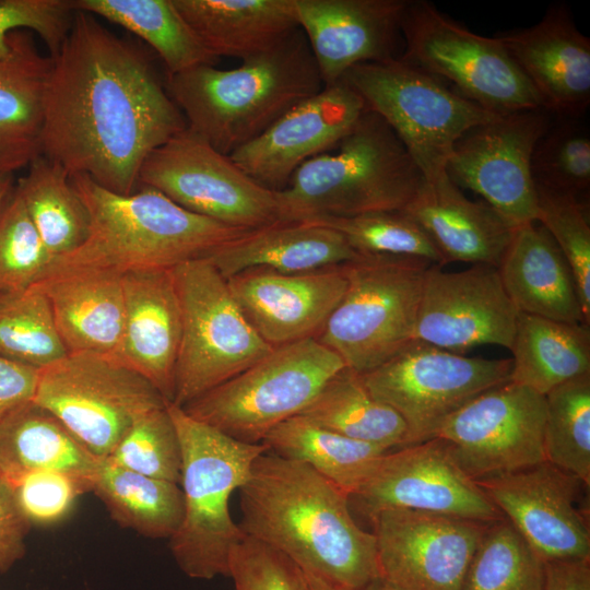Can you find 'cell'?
Wrapping results in <instances>:
<instances>
[{"instance_id": "4fadbf2b", "label": "cell", "mask_w": 590, "mask_h": 590, "mask_svg": "<svg viewBox=\"0 0 590 590\" xmlns=\"http://www.w3.org/2000/svg\"><path fill=\"white\" fill-rule=\"evenodd\" d=\"M511 366V358L469 357L415 340L361 377L373 397L402 417L409 446L434 438L448 416L508 382Z\"/></svg>"}, {"instance_id": "bcb514c9", "label": "cell", "mask_w": 590, "mask_h": 590, "mask_svg": "<svg viewBox=\"0 0 590 590\" xmlns=\"http://www.w3.org/2000/svg\"><path fill=\"white\" fill-rule=\"evenodd\" d=\"M536 222L554 239L577 285L583 318L590 323V225L585 201L535 186Z\"/></svg>"}, {"instance_id": "7a4b0ae2", "label": "cell", "mask_w": 590, "mask_h": 590, "mask_svg": "<svg viewBox=\"0 0 590 590\" xmlns=\"http://www.w3.org/2000/svg\"><path fill=\"white\" fill-rule=\"evenodd\" d=\"M238 492L245 535L307 576L340 590H364L379 579L374 533L354 520L350 496L306 463L268 450Z\"/></svg>"}, {"instance_id": "db71d44e", "label": "cell", "mask_w": 590, "mask_h": 590, "mask_svg": "<svg viewBox=\"0 0 590 590\" xmlns=\"http://www.w3.org/2000/svg\"><path fill=\"white\" fill-rule=\"evenodd\" d=\"M14 186V174L0 173V206Z\"/></svg>"}, {"instance_id": "ee69618b", "label": "cell", "mask_w": 590, "mask_h": 590, "mask_svg": "<svg viewBox=\"0 0 590 590\" xmlns=\"http://www.w3.org/2000/svg\"><path fill=\"white\" fill-rule=\"evenodd\" d=\"M106 459L130 471L179 484L181 449L167 405L139 417Z\"/></svg>"}, {"instance_id": "44dd1931", "label": "cell", "mask_w": 590, "mask_h": 590, "mask_svg": "<svg viewBox=\"0 0 590 590\" xmlns=\"http://www.w3.org/2000/svg\"><path fill=\"white\" fill-rule=\"evenodd\" d=\"M365 110L358 94L339 81L291 108L229 157L260 185L282 190L300 165L333 150Z\"/></svg>"}, {"instance_id": "9f6ffc18", "label": "cell", "mask_w": 590, "mask_h": 590, "mask_svg": "<svg viewBox=\"0 0 590 590\" xmlns=\"http://www.w3.org/2000/svg\"><path fill=\"white\" fill-rule=\"evenodd\" d=\"M364 590H396L386 582L381 581L380 579L374 581L370 583L367 588Z\"/></svg>"}, {"instance_id": "8fae6325", "label": "cell", "mask_w": 590, "mask_h": 590, "mask_svg": "<svg viewBox=\"0 0 590 590\" xmlns=\"http://www.w3.org/2000/svg\"><path fill=\"white\" fill-rule=\"evenodd\" d=\"M401 33V60L438 78L485 110L503 116L544 108L496 36L475 34L424 0H409Z\"/></svg>"}, {"instance_id": "277c9868", "label": "cell", "mask_w": 590, "mask_h": 590, "mask_svg": "<svg viewBox=\"0 0 590 590\" xmlns=\"http://www.w3.org/2000/svg\"><path fill=\"white\" fill-rule=\"evenodd\" d=\"M70 178L88 212V236L51 266L101 268L121 274L173 269L251 231L192 213L145 185L119 194L86 175Z\"/></svg>"}, {"instance_id": "c3c4849f", "label": "cell", "mask_w": 590, "mask_h": 590, "mask_svg": "<svg viewBox=\"0 0 590 590\" xmlns=\"http://www.w3.org/2000/svg\"><path fill=\"white\" fill-rule=\"evenodd\" d=\"M72 0H0V61L11 54L10 34L33 31L55 56L75 14Z\"/></svg>"}, {"instance_id": "816d5d0a", "label": "cell", "mask_w": 590, "mask_h": 590, "mask_svg": "<svg viewBox=\"0 0 590 590\" xmlns=\"http://www.w3.org/2000/svg\"><path fill=\"white\" fill-rule=\"evenodd\" d=\"M39 369L0 355V421L16 406L33 400Z\"/></svg>"}, {"instance_id": "7402d4cb", "label": "cell", "mask_w": 590, "mask_h": 590, "mask_svg": "<svg viewBox=\"0 0 590 590\" xmlns=\"http://www.w3.org/2000/svg\"><path fill=\"white\" fill-rule=\"evenodd\" d=\"M226 281L247 320L273 347L317 338L347 285L342 264L306 272L259 268Z\"/></svg>"}, {"instance_id": "f1b7e54d", "label": "cell", "mask_w": 590, "mask_h": 590, "mask_svg": "<svg viewBox=\"0 0 590 590\" xmlns=\"http://www.w3.org/2000/svg\"><path fill=\"white\" fill-rule=\"evenodd\" d=\"M359 256L337 231L307 221L276 222L251 229L204 258L228 279L251 269L306 272Z\"/></svg>"}, {"instance_id": "7bdbcfd3", "label": "cell", "mask_w": 590, "mask_h": 590, "mask_svg": "<svg viewBox=\"0 0 590 590\" xmlns=\"http://www.w3.org/2000/svg\"><path fill=\"white\" fill-rule=\"evenodd\" d=\"M339 232L358 253L412 257L445 267L422 227L402 211L307 220Z\"/></svg>"}, {"instance_id": "836d02e7", "label": "cell", "mask_w": 590, "mask_h": 590, "mask_svg": "<svg viewBox=\"0 0 590 590\" xmlns=\"http://www.w3.org/2000/svg\"><path fill=\"white\" fill-rule=\"evenodd\" d=\"M262 444L276 456L306 463L350 497L390 451L334 433L302 415L275 426Z\"/></svg>"}, {"instance_id": "ba28073f", "label": "cell", "mask_w": 590, "mask_h": 590, "mask_svg": "<svg viewBox=\"0 0 590 590\" xmlns=\"http://www.w3.org/2000/svg\"><path fill=\"white\" fill-rule=\"evenodd\" d=\"M340 81L358 94L366 110L386 121L425 180L446 172L463 134L498 117L399 57L357 64Z\"/></svg>"}, {"instance_id": "74e56055", "label": "cell", "mask_w": 590, "mask_h": 590, "mask_svg": "<svg viewBox=\"0 0 590 590\" xmlns=\"http://www.w3.org/2000/svg\"><path fill=\"white\" fill-rule=\"evenodd\" d=\"M78 11L122 26L146 42L163 60L168 75L215 58L176 9L173 0H72Z\"/></svg>"}, {"instance_id": "cb8c5ba5", "label": "cell", "mask_w": 590, "mask_h": 590, "mask_svg": "<svg viewBox=\"0 0 590 590\" xmlns=\"http://www.w3.org/2000/svg\"><path fill=\"white\" fill-rule=\"evenodd\" d=\"M557 117L579 118L590 104V39L566 4H553L534 25L495 35Z\"/></svg>"}, {"instance_id": "7dc6e473", "label": "cell", "mask_w": 590, "mask_h": 590, "mask_svg": "<svg viewBox=\"0 0 590 590\" xmlns=\"http://www.w3.org/2000/svg\"><path fill=\"white\" fill-rule=\"evenodd\" d=\"M235 590H309L306 574L273 547L245 536L229 559Z\"/></svg>"}, {"instance_id": "4316f807", "label": "cell", "mask_w": 590, "mask_h": 590, "mask_svg": "<svg viewBox=\"0 0 590 590\" xmlns=\"http://www.w3.org/2000/svg\"><path fill=\"white\" fill-rule=\"evenodd\" d=\"M36 283L49 300L68 352H93L117 358L123 328L121 273L50 266Z\"/></svg>"}, {"instance_id": "2e32d148", "label": "cell", "mask_w": 590, "mask_h": 590, "mask_svg": "<svg viewBox=\"0 0 590 590\" xmlns=\"http://www.w3.org/2000/svg\"><path fill=\"white\" fill-rule=\"evenodd\" d=\"M551 115L544 108L528 109L472 128L455 144L447 175L459 188L480 194L515 228L536 222L531 156Z\"/></svg>"}, {"instance_id": "ffe728a7", "label": "cell", "mask_w": 590, "mask_h": 590, "mask_svg": "<svg viewBox=\"0 0 590 590\" xmlns=\"http://www.w3.org/2000/svg\"><path fill=\"white\" fill-rule=\"evenodd\" d=\"M545 560L590 558L589 521L579 507L581 480L544 461L476 482Z\"/></svg>"}, {"instance_id": "b9f144b4", "label": "cell", "mask_w": 590, "mask_h": 590, "mask_svg": "<svg viewBox=\"0 0 590 590\" xmlns=\"http://www.w3.org/2000/svg\"><path fill=\"white\" fill-rule=\"evenodd\" d=\"M531 175L535 186L581 200L590 188L588 129L577 118L552 120L533 149Z\"/></svg>"}, {"instance_id": "6da1fadb", "label": "cell", "mask_w": 590, "mask_h": 590, "mask_svg": "<svg viewBox=\"0 0 590 590\" xmlns=\"http://www.w3.org/2000/svg\"><path fill=\"white\" fill-rule=\"evenodd\" d=\"M50 58L42 155L130 194L149 154L187 127L181 111L142 52L90 13L75 11Z\"/></svg>"}, {"instance_id": "e575fe53", "label": "cell", "mask_w": 590, "mask_h": 590, "mask_svg": "<svg viewBox=\"0 0 590 590\" xmlns=\"http://www.w3.org/2000/svg\"><path fill=\"white\" fill-rule=\"evenodd\" d=\"M299 415L334 433L387 450L406 446L408 428L402 417L373 397L361 375L349 367L329 379Z\"/></svg>"}, {"instance_id": "e0dca14e", "label": "cell", "mask_w": 590, "mask_h": 590, "mask_svg": "<svg viewBox=\"0 0 590 590\" xmlns=\"http://www.w3.org/2000/svg\"><path fill=\"white\" fill-rule=\"evenodd\" d=\"M350 499L369 520L386 509L426 511L487 523L505 518L455 462L440 438L386 452Z\"/></svg>"}, {"instance_id": "30bf717a", "label": "cell", "mask_w": 590, "mask_h": 590, "mask_svg": "<svg viewBox=\"0 0 590 590\" xmlns=\"http://www.w3.org/2000/svg\"><path fill=\"white\" fill-rule=\"evenodd\" d=\"M181 337L172 403H187L261 359L268 344L243 314L226 279L203 258L172 269Z\"/></svg>"}, {"instance_id": "11a10c76", "label": "cell", "mask_w": 590, "mask_h": 590, "mask_svg": "<svg viewBox=\"0 0 590 590\" xmlns=\"http://www.w3.org/2000/svg\"><path fill=\"white\" fill-rule=\"evenodd\" d=\"M307 576V575H306ZM308 579V589L309 590H340L333 587H330L310 576H307Z\"/></svg>"}, {"instance_id": "f907efd6", "label": "cell", "mask_w": 590, "mask_h": 590, "mask_svg": "<svg viewBox=\"0 0 590 590\" xmlns=\"http://www.w3.org/2000/svg\"><path fill=\"white\" fill-rule=\"evenodd\" d=\"M31 523L21 510L13 488L0 477V574L23 558Z\"/></svg>"}, {"instance_id": "484cf974", "label": "cell", "mask_w": 590, "mask_h": 590, "mask_svg": "<svg viewBox=\"0 0 590 590\" xmlns=\"http://www.w3.org/2000/svg\"><path fill=\"white\" fill-rule=\"evenodd\" d=\"M402 212L422 227L444 266L498 267L516 229L485 201L468 199L446 172L425 180Z\"/></svg>"}, {"instance_id": "f6af8a7d", "label": "cell", "mask_w": 590, "mask_h": 590, "mask_svg": "<svg viewBox=\"0 0 590 590\" xmlns=\"http://www.w3.org/2000/svg\"><path fill=\"white\" fill-rule=\"evenodd\" d=\"M52 259L14 186L0 206V294L31 286Z\"/></svg>"}, {"instance_id": "d6a6232c", "label": "cell", "mask_w": 590, "mask_h": 590, "mask_svg": "<svg viewBox=\"0 0 590 590\" xmlns=\"http://www.w3.org/2000/svg\"><path fill=\"white\" fill-rule=\"evenodd\" d=\"M510 382L546 396L558 386L590 374V330L519 312L514 341Z\"/></svg>"}, {"instance_id": "d4e9b609", "label": "cell", "mask_w": 590, "mask_h": 590, "mask_svg": "<svg viewBox=\"0 0 590 590\" xmlns=\"http://www.w3.org/2000/svg\"><path fill=\"white\" fill-rule=\"evenodd\" d=\"M123 328L117 359L172 403L181 311L172 269L122 273Z\"/></svg>"}, {"instance_id": "681fc988", "label": "cell", "mask_w": 590, "mask_h": 590, "mask_svg": "<svg viewBox=\"0 0 590 590\" xmlns=\"http://www.w3.org/2000/svg\"><path fill=\"white\" fill-rule=\"evenodd\" d=\"M17 504L31 524L57 523L69 515L78 497L91 492V484L74 475L40 471L11 485Z\"/></svg>"}, {"instance_id": "5b68a950", "label": "cell", "mask_w": 590, "mask_h": 590, "mask_svg": "<svg viewBox=\"0 0 590 590\" xmlns=\"http://www.w3.org/2000/svg\"><path fill=\"white\" fill-rule=\"evenodd\" d=\"M334 149L305 162L276 191L280 221L403 211L425 181L392 129L369 110Z\"/></svg>"}, {"instance_id": "9c48e42d", "label": "cell", "mask_w": 590, "mask_h": 590, "mask_svg": "<svg viewBox=\"0 0 590 590\" xmlns=\"http://www.w3.org/2000/svg\"><path fill=\"white\" fill-rule=\"evenodd\" d=\"M345 366L316 338L275 346L250 367L181 409L248 444H261L279 424L299 415Z\"/></svg>"}, {"instance_id": "60d3db41", "label": "cell", "mask_w": 590, "mask_h": 590, "mask_svg": "<svg viewBox=\"0 0 590 590\" xmlns=\"http://www.w3.org/2000/svg\"><path fill=\"white\" fill-rule=\"evenodd\" d=\"M544 452L547 462L590 485V374L545 396Z\"/></svg>"}, {"instance_id": "9a60e30c", "label": "cell", "mask_w": 590, "mask_h": 590, "mask_svg": "<svg viewBox=\"0 0 590 590\" xmlns=\"http://www.w3.org/2000/svg\"><path fill=\"white\" fill-rule=\"evenodd\" d=\"M545 397L514 382L492 388L448 416L442 439L475 482L540 464L545 459Z\"/></svg>"}, {"instance_id": "603a6c76", "label": "cell", "mask_w": 590, "mask_h": 590, "mask_svg": "<svg viewBox=\"0 0 590 590\" xmlns=\"http://www.w3.org/2000/svg\"><path fill=\"white\" fill-rule=\"evenodd\" d=\"M409 0H295L303 31L323 85L353 67L397 58Z\"/></svg>"}, {"instance_id": "83f0119b", "label": "cell", "mask_w": 590, "mask_h": 590, "mask_svg": "<svg viewBox=\"0 0 590 590\" xmlns=\"http://www.w3.org/2000/svg\"><path fill=\"white\" fill-rule=\"evenodd\" d=\"M497 268L503 286L519 312L586 323L573 271L540 223L515 229Z\"/></svg>"}, {"instance_id": "5bb4252c", "label": "cell", "mask_w": 590, "mask_h": 590, "mask_svg": "<svg viewBox=\"0 0 590 590\" xmlns=\"http://www.w3.org/2000/svg\"><path fill=\"white\" fill-rule=\"evenodd\" d=\"M139 185L229 226L257 229L280 222L276 191L253 180L188 127L149 154Z\"/></svg>"}, {"instance_id": "d590c367", "label": "cell", "mask_w": 590, "mask_h": 590, "mask_svg": "<svg viewBox=\"0 0 590 590\" xmlns=\"http://www.w3.org/2000/svg\"><path fill=\"white\" fill-rule=\"evenodd\" d=\"M121 527L152 539H169L184 515L177 483L150 477L103 459L92 491Z\"/></svg>"}, {"instance_id": "ac0fdd59", "label": "cell", "mask_w": 590, "mask_h": 590, "mask_svg": "<svg viewBox=\"0 0 590 590\" xmlns=\"http://www.w3.org/2000/svg\"><path fill=\"white\" fill-rule=\"evenodd\" d=\"M370 521L379 579L396 590H460L489 524L409 509H386Z\"/></svg>"}, {"instance_id": "ab89813d", "label": "cell", "mask_w": 590, "mask_h": 590, "mask_svg": "<svg viewBox=\"0 0 590 590\" xmlns=\"http://www.w3.org/2000/svg\"><path fill=\"white\" fill-rule=\"evenodd\" d=\"M544 562L506 519L488 524L460 590H542Z\"/></svg>"}, {"instance_id": "f5cc1de1", "label": "cell", "mask_w": 590, "mask_h": 590, "mask_svg": "<svg viewBox=\"0 0 590 590\" xmlns=\"http://www.w3.org/2000/svg\"><path fill=\"white\" fill-rule=\"evenodd\" d=\"M542 590H590V558L545 560Z\"/></svg>"}, {"instance_id": "8d00e7d4", "label": "cell", "mask_w": 590, "mask_h": 590, "mask_svg": "<svg viewBox=\"0 0 590 590\" xmlns=\"http://www.w3.org/2000/svg\"><path fill=\"white\" fill-rule=\"evenodd\" d=\"M27 168L15 187L54 262L86 240L88 212L61 165L39 155Z\"/></svg>"}, {"instance_id": "7c38bea8", "label": "cell", "mask_w": 590, "mask_h": 590, "mask_svg": "<svg viewBox=\"0 0 590 590\" xmlns=\"http://www.w3.org/2000/svg\"><path fill=\"white\" fill-rule=\"evenodd\" d=\"M33 401L56 415L97 458L106 459L131 425L168 402L117 358L68 352L39 369Z\"/></svg>"}, {"instance_id": "1f68e13d", "label": "cell", "mask_w": 590, "mask_h": 590, "mask_svg": "<svg viewBox=\"0 0 590 590\" xmlns=\"http://www.w3.org/2000/svg\"><path fill=\"white\" fill-rule=\"evenodd\" d=\"M102 460L33 400L0 421V477L11 485L34 472L57 471L80 477L92 487Z\"/></svg>"}, {"instance_id": "3957f363", "label": "cell", "mask_w": 590, "mask_h": 590, "mask_svg": "<svg viewBox=\"0 0 590 590\" xmlns=\"http://www.w3.org/2000/svg\"><path fill=\"white\" fill-rule=\"evenodd\" d=\"M323 86L299 27L235 69L200 64L167 80V93L187 127L225 155L259 137Z\"/></svg>"}, {"instance_id": "f35d334b", "label": "cell", "mask_w": 590, "mask_h": 590, "mask_svg": "<svg viewBox=\"0 0 590 590\" xmlns=\"http://www.w3.org/2000/svg\"><path fill=\"white\" fill-rule=\"evenodd\" d=\"M68 350L47 296L37 283L0 294V355L43 369Z\"/></svg>"}, {"instance_id": "d6986e66", "label": "cell", "mask_w": 590, "mask_h": 590, "mask_svg": "<svg viewBox=\"0 0 590 590\" xmlns=\"http://www.w3.org/2000/svg\"><path fill=\"white\" fill-rule=\"evenodd\" d=\"M518 314L497 267L471 264L447 272L430 264L424 275L415 340L462 355L487 344L510 350Z\"/></svg>"}, {"instance_id": "52a82bcc", "label": "cell", "mask_w": 590, "mask_h": 590, "mask_svg": "<svg viewBox=\"0 0 590 590\" xmlns=\"http://www.w3.org/2000/svg\"><path fill=\"white\" fill-rule=\"evenodd\" d=\"M426 260L359 253L342 264L346 290L317 340L359 375L415 341Z\"/></svg>"}, {"instance_id": "4dcf8cb0", "label": "cell", "mask_w": 590, "mask_h": 590, "mask_svg": "<svg viewBox=\"0 0 590 590\" xmlns=\"http://www.w3.org/2000/svg\"><path fill=\"white\" fill-rule=\"evenodd\" d=\"M11 54L0 61V173L14 174L42 155L43 97L50 56L28 31L10 34Z\"/></svg>"}, {"instance_id": "f546056e", "label": "cell", "mask_w": 590, "mask_h": 590, "mask_svg": "<svg viewBox=\"0 0 590 590\" xmlns=\"http://www.w3.org/2000/svg\"><path fill=\"white\" fill-rule=\"evenodd\" d=\"M216 59L262 54L299 27L295 0H173Z\"/></svg>"}, {"instance_id": "8992f818", "label": "cell", "mask_w": 590, "mask_h": 590, "mask_svg": "<svg viewBox=\"0 0 590 590\" xmlns=\"http://www.w3.org/2000/svg\"><path fill=\"white\" fill-rule=\"evenodd\" d=\"M181 449L184 515L168 539L170 553L189 578L229 577L234 548L246 536L232 519L229 498L244 485L264 444L236 440L167 404Z\"/></svg>"}]
</instances>
